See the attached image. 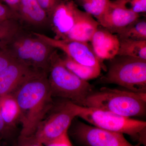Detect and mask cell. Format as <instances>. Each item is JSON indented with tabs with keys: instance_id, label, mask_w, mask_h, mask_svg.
<instances>
[{
	"instance_id": "6da1fadb",
	"label": "cell",
	"mask_w": 146,
	"mask_h": 146,
	"mask_svg": "<svg viewBox=\"0 0 146 146\" xmlns=\"http://www.w3.org/2000/svg\"><path fill=\"white\" fill-rule=\"evenodd\" d=\"M48 76L46 73L37 72L12 94L21 110L20 136L34 135L39 123L53 106Z\"/></svg>"
},
{
	"instance_id": "7a4b0ae2",
	"label": "cell",
	"mask_w": 146,
	"mask_h": 146,
	"mask_svg": "<svg viewBox=\"0 0 146 146\" xmlns=\"http://www.w3.org/2000/svg\"><path fill=\"white\" fill-rule=\"evenodd\" d=\"M1 49L13 59L36 70L48 74L56 49L39 38L34 32L23 27L7 40Z\"/></svg>"
},
{
	"instance_id": "3957f363",
	"label": "cell",
	"mask_w": 146,
	"mask_h": 146,
	"mask_svg": "<svg viewBox=\"0 0 146 146\" xmlns=\"http://www.w3.org/2000/svg\"><path fill=\"white\" fill-rule=\"evenodd\" d=\"M83 107L93 108L131 118L145 116L146 93L102 87L86 98Z\"/></svg>"
},
{
	"instance_id": "277c9868",
	"label": "cell",
	"mask_w": 146,
	"mask_h": 146,
	"mask_svg": "<svg viewBox=\"0 0 146 146\" xmlns=\"http://www.w3.org/2000/svg\"><path fill=\"white\" fill-rule=\"evenodd\" d=\"M48 78L52 97L70 101L80 106H83L86 98L95 89L65 67L57 49L53 56Z\"/></svg>"
},
{
	"instance_id": "5b68a950",
	"label": "cell",
	"mask_w": 146,
	"mask_h": 146,
	"mask_svg": "<svg viewBox=\"0 0 146 146\" xmlns=\"http://www.w3.org/2000/svg\"><path fill=\"white\" fill-rule=\"evenodd\" d=\"M108 70L99 80L137 93H146V60L117 55L109 60Z\"/></svg>"
},
{
	"instance_id": "8992f818",
	"label": "cell",
	"mask_w": 146,
	"mask_h": 146,
	"mask_svg": "<svg viewBox=\"0 0 146 146\" xmlns=\"http://www.w3.org/2000/svg\"><path fill=\"white\" fill-rule=\"evenodd\" d=\"M78 117L92 125L126 134L141 145H146V122L97 108L80 106Z\"/></svg>"
},
{
	"instance_id": "52a82bcc",
	"label": "cell",
	"mask_w": 146,
	"mask_h": 146,
	"mask_svg": "<svg viewBox=\"0 0 146 146\" xmlns=\"http://www.w3.org/2000/svg\"><path fill=\"white\" fill-rule=\"evenodd\" d=\"M80 106L70 101L54 104L39 123L34 136L43 145L68 131L73 120L79 114Z\"/></svg>"
},
{
	"instance_id": "ba28073f",
	"label": "cell",
	"mask_w": 146,
	"mask_h": 146,
	"mask_svg": "<svg viewBox=\"0 0 146 146\" xmlns=\"http://www.w3.org/2000/svg\"><path fill=\"white\" fill-rule=\"evenodd\" d=\"M75 120V119H74ZM73 121L68 130V135L83 146H141L132 145L122 133L113 132L89 125L80 121Z\"/></svg>"
},
{
	"instance_id": "9c48e42d",
	"label": "cell",
	"mask_w": 146,
	"mask_h": 146,
	"mask_svg": "<svg viewBox=\"0 0 146 146\" xmlns=\"http://www.w3.org/2000/svg\"><path fill=\"white\" fill-rule=\"evenodd\" d=\"M35 33L40 39L55 48L62 51L65 54L76 62L87 66L100 65L103 67V63L97 57L88 42L56 39L40 33Z\"/></svg>"
},
{
	"instance_id": "30bf717a",
	"label": "cell",
	"mask_w": 146,
	"mask_h": 146,
	"mask_svg": "<svg viewBox=\"0 0 146 146\" xmlns=\"http://www.w3.org/2000/svg\"><path fill=\"white\" fill-rule=\"evenodd\" d=\"M81 12L73 0H64L58 4L49 17L50 26L55 34L54 38L66 39L78 21Z\"/></svg>"
},
{
	"instance_id": "8fae6325",
	"label": "cell",
	"mask_w": 146,
	"mask_h": 146,
	"mask_svg": "<svg viewBox=\"0 0 146 146\" xmlns=\"http://www.w3.org/2000/svg\"><path fill=\"white\" fill-rule=\"evenodd\" d=\"M38 72L40 71L14 60L0 72V96L13 94L28 79Z\"/></svg>"
},
{
	"instance_id": "7c38bea8",
	"label": "cell",
	"mask_w": 146,
	"mask_h": 146,
	"mask_svg": "<svg viewBox=\"0 0 146 146\" xmlns=\"http://www.w3.org/2000/svg\"><path fill=\"white\" fill-rule=\"evenodd\" d=\"M17 13L19 23L29 30L50 26L48 14L37 0H20Z\"/></svg>"
},
{
	"instance_id": "4fadbf2b",
	"label": "cell",
	"mask_w": 146,
	"mask_h": 146,
	"mask_svg": "<svg viewBox=\"0 0 146 146\" xmlns=\"http://www.w3.org/2000/svg\"><path fill=\"white\" fill-rule=\"evenodd\" d=\"M140 18V14L126 10L111 1L104 13L97 21L100 26L111 33L117 34Z\"/></svg>"
},
{
	"instance_id": "5bb4252c",
	"label": "cell",
	"mask_w": 146,
	"mask_h": 146,
	"mask_svg": "<svg viewBox=\"0 0 146 146\" xmlns=\"http://www.w3.org/2000/svg\"><path fill=\"white\" fill-rule=\"evenodd\" d=\"M90 42L94 53L101 62L110 60L117 54L119 40L117 35L99 26Z\"/></svg>"
},
{
	"instance_id": "9a60e30c",
	"label": "cell",
	"mask_w": 146,
	"mask_h": 146,
	"mask_svg": "<svg viewBox=\"0 0 146 146\" xmlns=\"http://www.w3.org/2000/svg\"><path fill=\"white\" fill-rule=\"evenodd\" d=\"M97 20L84 11H82L76 23L69 33L66 39L89 42L99 27Z\"/></svg>"
},
{
	"instance_id": "2e32d148",
	"label": "cell",
	"mask_w": 146,
	"mask_h": 146,
	"mask_svg": "<svg viewBox=\"0 0 146 146\" xmlns=\"http://www.w3.org/2000/svg\"><path fill=\"white\" fill-rule=\"evenodd\" d=\"M0 113L5 123L13 130H17L21 123V111L13 94L0 96Z\"/></svg>"
},
{
	"instance_id": "e0dca14e",
	"label": "cell",
	"mask_w": 146,
	"mask_h": 146,
	"mask_svg": "<svg viewBox=\"0 0 146 146\" xmlns=\"http://www.w3.org/2000/svg\"><path fill=\"white\" fill-rule=\"evenodd\" d=\"M61 56L62 63L68 70L81 79L88 81L97 78L100 75L102 68L100 65L89 66L76 62L65 54Z\"/></svg>"
},
{
	"instance_id": "ac0fdd59",
	"label": "cell",
	"mask_w": 146,
	"mask_h": 146,
	"mask_svg": "<svg viewBox=\"0 0 146 146\" xmlns=\"http://www.w3.org/2000/svg\"><path fill=\"white\" fill-rule=\"evenodd\" d=\"M119 40V47L117 55L146 60V40Z\"/></svg>"
},
{
	"instance_id": "d6986e66",
	"label": "cell",
	"mask_w": 146,
	"mask_h": 146,
	"mask_svg": "<svg viewBox=\"0 0 146 146\" xmlns=\"http://www.w3.org/2000/svg\"><path fill=\"white\" fill-rule=\"evenodd\" d=\"M116 35L119 39L146 40V19L138 18Z\"/></svg>"
},
{
	"instance_id": "ffe728a7",
	"label": "cell",
	"mask_w": 146,
	"mask_h": 146,
	"mask_svg": "<svg viewBox=\"0 0 146 146\" xmlns=\"http://www.w3.org/2000/svg\"><path fill=\"white\" fill-rule=\"evenodd\" d=\"M111 1V0H75L74 2L85 12L98 20L104 13Z\"/></svg>"
},
{
	"instance_id": "44dd1931",
	"label": "cell",
	"mask_w": 146,
	"mask_h": 146,
	"mask_svg": "<svg viewBox=\"0 0 146 146\" xmlns=\"http://www.w3.org/2000/svg\"><path fill=\"white\" fill-rule=\"evenodd\" d=\"M23 27L19 21L16 20H6L1 22L0 49L7 40Z\"/></svg>"
},
{
	"instance_id": "7402d4cb",
	"label": "cell",
	"mask_w": 146,
	"mask_h": 146,
	"mask_svg": "<svg viewBox=\"0 0 146 146\" xmlns=\"http://www.w3.org/2000/svg\"><path fill=\"white\" fill-rule=\"evenodd\" d=\"M116 4L137 14L146 13V0H114Z\"/></svg>"
},
{
	"instance_id": "603a6c76",
	"label": "cell",
	"mask_w": 146,
	"mask_h": 146,
	"mask_svg": "<svg viewBox=\"0 0 146 146\" xmlns=\"http://www.w3.org/2000/svg\"><path fill=\"white\" fill-rule=\"evenodd\" d=\"M16 131L8 127L5 123L0 113V138L7 143L17 141Z\"/></svg>"
},
{
	"instance_id": "cb8c5ba5",
	"label": "cell",
	"mask_w": 146,
	"mask_h": 146,
	"mask_svg": "<svg viewBox=\"0 0 146 146\" xmlns=\"http://www.w3.org/2000/svg\"><path fill=\"white\" fill-rule=\"evenodd\" d=\"M45 146H73L68 134V131L61 136L44 144Z\"/></svg>"
},
{
	"instance_id": "d4e9b609",
	"label": "cell",
	"mask_w": 146,
	"mask_h": 146,
	"mask_svg": "<svg viewBox=\"0 0 146 146\" xmlns=\"http://www.w3.org/2000/svg\"><path fill=\"white\" fill-rule=\"evenodd\" d=\"M16 146H44L36 139L34 135L29 136H18Z\"/></svg>"
},
{
	"instance_id": "484cf974",
	"label": "cell",
	"mask_w": 146,
	"mask_h": 146,
	"mask_svg": "<svg viewBox=\"0 0 146 146\" xmlns=\"http://www.w3.org/2000/svg\"><path fill=\"white\" fill-rule=\"evenodd\" d=\"M0 19L5 21L15 20L18 21V14L7 5L0 2Z\"/></svg>"
},
{
	"instance_id": "4316f807",
	"label": "cell",
	"mask_w": 146,
	"mask_h": 146,
	"mask_svg": "<svg viewBox=\"0 0 146 146\" xmlns=\"http://www.w3.org/2000/svg\"><path fill=\"white\" fill-rule=\"evenodd\" d=\"M63 1L64 0H37L48 14L49 18L56 7Z\"/></svg>"
},
{
	"instance_id": "83f0119b",
	"label": "cell",
	"mask_w": 146,
	"mask_h": 146,
	"mask_svg": "<svg viewBox=\"0 0 146 146\" xmlns=\"http://www.w3.org/2000/svg\"><path fill=\"white\" fill-rule=\"evenodd\" d=\"M15 59L5 51L0 49V72L6 68Z\"/></svg>"
},
{
	"instance_id": "f1b7e54d",
	"label": "cell",
	"mask_w": 146,
	"mask_h": 146,
	"mask_svg": "<svg viewBox=\"0 0 146 146\" xmlns=\"http://www.w3.org/2000/svg\"><path fill=\"white\" fill-rule=\"evenodd\" d=\"M0 1L4 3L5 4L17 13L20 0H0Z\"/></svg>"
},
{
	"instance_id": "f546056e",
	"label": "cell",
	"mask_w": 146,
	"mask_h": 146,
	"mask_svg": "<svg viewBox=\"0 0 146 146\" xmlns=\"http://www.w3.org/2000/svg\"><path fill=\"white\" fill-rule=\"evenodd\" d=\"M1 141H2V139L1 138H0V146H1Z\"/></svg>"
},
{
	"instance_id": "4dcf8cb0",
	"label": "cell",
	"mask_w": 146,
	"mask_h": 146,
	"mask_svg": "<svg viewBox=\"0 0 146 146\" xmlns=\"http://www.w3.org/2000/svg\"><path fill=\"white\" fill-rule=\"evenodd\" d=\"M5 21H6V20H5ZM3 21V20H1V19H0V23H1V22H2V21Z\"/></svg>"
}]
</instances>
